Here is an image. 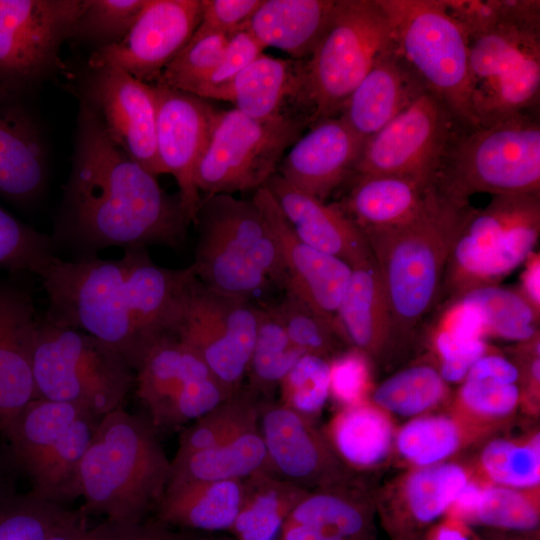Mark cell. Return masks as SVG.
Segmentation results:
<instances>
[{
  "label": "cell",
  "instance_id": "681fc988",
  "mask_svg": "<svg viewBox=\"0 0 540 540\" xmlns=\"http://www.w3.org/2000/svg\"><path fill=\"white\" fill-rule=\"evenodd\" d=\"M228 37L219 33L191 37L163 69L157 84L192 94L218 65Z\"/></svg>",
  "mask_w": 540,
  "mask_h": 540
},
{
  "label": "cell",
  "instance_id": "484cf974",
  "mask_svg": "<svg viewBox=\"0 0 540 540\" xmlns=\"http://www.w3.org/2000/svg\"><path fill=\"white\" fill-rule=\"evenodd\" d=\"M302 100V60H285L261 54L233 80L207 91L202 99L227 101L255 119L284 114L285 102Z\"/></svg>",
  "mask_w": 540,
  "mask_h": 540
},
{
  "label": "cell",
  "instance_id": "74e56055",
  "mask_svg": "<svg viewBox=\"0 0 540 540\" xmlns=\"http://www.w3.org/2000/svg\"><path fill=\"white\" fill-rule=\"evenodd\" d=\"M453 300H460L478 312L485 336L518 342H530L538 337L539 313L519 290L483 286Z\"/></svg>",
  "mask_w": 540,
  "mask_h": 540
},
{
  "label": "cell",
  "instance_id": "7dc6e473",
  "mask_svg": "<svg viewBox=\"0 0 540 540\" xmlns=\"http://www.w3.org/2000/svg\"><path fill=\"white\" fill-rule=\"evenodd\" d=\"M145 0H85L71 38L96 46L119 42L129 31Z\"/></svg>",
  "mask_w": 540,
  "mask_h": 540
},
{
  "label": "cell",
  "instance_id": "c3c4849f",
  "mask_svg": "<svg viewBox=\"0 0 540 540\" xmlns=\"http://www.w3.org/2000/svg\"><path fill=\"white\" fill-rule=\"evenodd\" d=\"M279 387L281 403L311 419L322 410L330 395V363L325 358L304 354Z\"/></svg>",
  "mask_w": 540,
  "mask_h": 540
},
{
  "label": "cell",
  "instance_id": "60d3db41",
  "mask_svg": "<svg viewBox=\"0 0 540 540\" xmlns=\"http://www.w3.org/2000/svg\"><path fill=\"white\" fill-rule=\"evenodd\" d=\"M260 401L241 387L180 435L175 458L221 444L258 425Z\"/></svg>",
  "mask_w": 540,
  "mask_h": 540
},
{
  "label": "cell",
  "instance_id": "db71d44e",
  "mask_svg": "<svg viewBox=\"0 0 540 540\" xmlns=\"http://www.w3.org/2000/svg\"><path fill=\"white\" fill-rule=\"evenodd\" d=\"M47 540H190L159 520L121 522L106 520L93 527L84 524L81 512L54 531Z\"/></svg>",
  "mask_w": 540,
  "mask_h": 540
},
{
  "label": "cell",
  "instance_id": "11a10c76",
  "mask_svg": "<svg viewBox=\"0 0 540 540\" xmlns=\"http://www.w3.org/2000/svg\"><path fill=\"white\" fill-rule=\"evenodd\" d=\"M264 50L245 25L228 37L218 65L192 94L202 98L207 91L227 84L263 54Z\"/></svg>",
  "mask_w": 540,
  "mask_h": 540
},
{
  "label": "cell",
  "instance_id": "f6af8a7d",
  "mask_svg": "<svg viewBox=\"0 0 540 540\" xmlns=\"http://www.w3.org/2000/svg\"><path fill=\"white\" fill-rule=\"evenodd\" d=\"M271 307L290 341L304 354L327 359L338 342L347 343L327 320L290 292Z\"/></svg>",
  "mask_w": 540,
  "mask_h": 540
},
{
  "label": "cell",
  "instance_id": "d6986e66",
  "mask_svg": "<svg viewBox=\"0 0 540 540\" xmlns=\"http://www.w3.org/2000/svg\"><path fill=\"white\" fill-rule=\"evenodd\" d=\"M252 201L265 216L275 236L287 273L285 291L327 320L348 343L338 320V309L350 281L352 267L302 242L265 187L254 191Z\"/></svg>",
  "mask_w": 540,
  "mask_h": 540
},
{
  "label": "cell",
  "instance_id": "ab89813d",
  "mask_svg": "<svg viewBox=\"0 0 540 540\" xmlns=\"http://www.w3.org/2000/svg\"><path fill=\"white\" fill-rule=\"evenodd\" d=\"M302 355L304 353L290 341L272 307L259 308L246 387L257 396L269 398Z\"/></svg>",
  "mask_w": 540,
  "mask_h": 540
},
{
  "label": "cell",
  "instance_id": "94428289",
  "mask_svg": "<svg viewBox=\"0 0 540 540\" xmlns=\"http://www.w3.org/2000/svg\"><path fill=\"white\" fill-rule=\"evenodd\" d=\"M519 377L520 371L511 361L499 355L484 354L472 364L465 379L516 384Z\"/></svg>",
  "mask_w": 540,
  "mask_h": 540
},
{
  "label": "cell",
  "instance_id": "f1b7e54d",
  "mask_svg": "<svg viewBox=\"0 0 540 540\" xmlns=\"http://www.w3.org/2000/svg\"><path fill=\"white\" fill-rule=\"evenodd\" d=\"M338 320L348 343L362 353L378 355L392 342L390 307L374 258L352 268Z\"/></svg>",
  "mask_w": 540,
  "mask_h": 540
},
{
  "label": "cell",
  "instance_id": "8fae6325",
  "mask_svg": "<svg viewBox=\"0 0 540 540\" xmlns=\"http://www.w3.org/2000/svg\"><path fill=\"white\" fill-rule=\"evenodd\" d=\"M307 125L306 116L284 113L260 120L236 109H216L196 170L199 192L232 195L263 187Z\"/></svg>",
  "mask_w": 540,
  "mask_h": 540
},
{
  "label": "cell",
  "instance_id": "680465c9",
  "mask_svg": "<svg viewBox=\"0 0 540 540\" xmlns=\"http://www.w3.org/2000/svg\"><path fill=\"white\" fill-rule=\"evenodd\" d=\"M261 3L262 0H201L200 20L192 37L215 33L230 36L247 24Z\"/></svg>",
  "mask_w": 540,
  "mask_h": 540
},
{
  "label": "cell",
  "instance_id": "91938a15",
  "mask_svg": "<svg viewBox=\"0 0 540 540\" xmlns=\"http://www.w3.org/2000/svg\"><path fill=\"white\" fill-rule=\"evenodd\" d=\"M434 346L440 357L439 373L445 382L465 379L472 364L486 354L484 339H463L436 328Z\"/></svg>",
  "mask_w": 540,
  "mask_h": 540
},
{
  "label": "cell",
  "instance_id": "9c48e42d",
  "mask_svg": "<svg viewBox=\"0 0 540 540\" xmlns=\"http://www.w3.org/2000/svg\"><path fill=\"white\" fill-rule=\"evenodd\" d=\"M540 234V194L493 195L465 208L445 268L441 293L450 300L498 285L534 252Z\"/></svg>",
  "mask_w": 540,
  "mask_h": 540
},
{
  "label": "cell",
  "instance_id": "4dcf8cb0",
  "mask_svg": "<svg viewBox=\"0 0 540 540\" xmlns=\"http://www.w3.org/2000/svg\"><path fill=\"white\" fill-rule=\"evenodd\" d=\"M261 471L271 472L257 425L221 444L174 458L166 490L194 482L244 480Z\"/></svg>",
  "mask_w": 540,
  "mask_h": 540
},
{
  "label": "cell",
  "instance_id": "8992f818",
  "mask_svg": "<svg viewBox=\"0 0 540 540\" xmlns=\"http://www.w3.org/2000/svg\"><path fill=\"white\" fill-rule=\"evenodd\" d=\"M37 275L49 299L48 321L103 341L136 371L151 345L134 313L123 258L54 256Z\"/></svg>",
  "mask_w": 540,
  "mask_h": 540
},
{
  "label": "cell",
  "instance_id": "44dd1931",
  "mask_svg": "<svg viewBox=\"0 0 540 540\" xmlns=\"http://www.w3.org/2000/svg\"><path fill=\"white\" fill-rule=\"evenodd\" d=\"M38 319L30 293L0 277V432L6 439L38 398L32 369Z\"/></svg>",
  "mask_w": 540,
  "mask_h": 540
},
{
  "label": "cell",
  "instance_id": "ffe728a7",
  "mask_svg": "<svg viewBox=\"0 0 540 540\" xmlns=\"http://www.w3.org/2000/svg\"><path fill=\"white\" fill-rule=\"evenodd\" d=\"M258 429L275 475L306 490L340 481V464L310 419L266 399L260 401Z\"/></svg>",
  "mask_w": 540,
  "mask_h": 540
},
{
  "label": "cell",
  "instance_id": "9a60e30c",
  "mask_svg": "<svg viewBox=\"0 0 540 540\" xmlns=\"http://www.w3.org/2000/svg\"><path fill=\"white\" fill-rule=\"evenodd\" d=\"M455 120L428 90L365 139L352 174L393 175L432 187Z\"/></svg>",
  "mask_w": 540,
  "mask_h": 540
},
{
  "label": "cell",
  "instance_id": "d6a6232c",
  "mask_svg": "<svg viewBox=\"0 0 540 540\" xmlns=\"http://www.w3.org/2000/svg\"><path fill=\"white\" fill-rule=\"evenodd\" d=\"M308 490L270 471L244 479L238 515L230 528L236 540H278L290 513Z\"/></svg>",
  "mask_w": 540,
  "mask_h": 540
},
{
  "label": "cell",
  "instance_id": "f546056e",
  "mask_svg": "<svg viewBox=\"0 0 540 540\" xmlns=\"http://www.w3.org/2000/svg\"><path fill=\"white\" fill-rule=\"evenodd\" d=\"M244 492V480L203 481L166 490L156 506L157 520L167 526L204 531L232 527Z\"/></svg>",
  "mask_w": 540,
  "mask_h": 540
},
{
  "label": "cell",
  "instance_id": "f5cc1de1",
  "mask_svg": "<svg viewBox=\"0 0 540 540\" xmlns=\"http://www.w3.org/2000/svg\"><path fill=\"white\" fill-rule=\"evenodd\" d=\"M231 393L211 371L200 374L184 383L163 411L155 429L174 428L196 420L221 402Z\"/></svg>",
  "mask_w": 540,
  "mask_h": 540
},
{
  "label": "cell",
  "instance_id": "5bb4252c",
  "mask_svg": "<svg viewBox=\"0 0 540 540\" xmlns=\"http://www.w3.org/2000/svg\"><path fill=\"white\" fill-rule=\"evenodd\" d=\"M85 0H0V91L14 95L60 67Z\"/></svg>",
  "mask_w": 540,
  "mask_h": 540
},
{
  "label": "cell",
  "instance_id": "e0dca14e",
  "mask_svg": "<svg viewBox=\"0 0 540 540\" xmlns=\"http://www.w3.org/2000/svg\"><path fill=\"white\" fill-rule=\"evenodd\" d=\"M83 100L96 111L107 135L124 153L155 176L161 174L155 85L118 68L89 69Z\"/></svg>",
  "mask_w": 540,
  "mask_h": 540
},
{
  "label": "cell",
  "instance_id": "4316f807",
  "mask_svg": "<svg viewBox=\"0 0 540 540\" xmlns=\"http://www.w3.org/2000/svg\"><path fill=\"white\" fill-rule=\"evenodd\" d=\"M336 0H262L246 24L266 49L304 60L323 34Z\"/></svg>",
  "mask_w": 540,
  "mask_h": 540
},
{
  "label": "cell",
  "instance_id": "4fadbf2b",
  "mask_svg": "<svg viewBox=\"0 0 540 540\" xmlns=\"http://www.w3.org/2000/svg\"><path fill=\"white\" fill-rule=\"evenodd\" d=\"M259 308L248 299L216 292L194 274L180 300L172 332L231 392L242 387L255 341Z\"/></svg>",
  "mask_w": 540,
  "mask_h": 540
},
{
  "label": "cell",
  "instance_id": "7a4b0ae2",
  "mask_svg": "<svg viewBox=\"0 0 540 540\" xmlns=\"http://www.w3.org/2000/svg\"><path fill=\"white\" fill-rule=\"evenodd\" d=\"M468 204L429 191L405 223L362 230L380 273L392 321V341L406 339L438 301L447 261Z\"/></svg>",
  "mask_w": 540,
  "mask_h": 540
},
{
  "label": "cell",
  "instance_id": "2e32d148",
  "mask_svg": "<svg viewBox=\"0 0 540 540\" xmlns=\"http://www.w3.org/2000/svg\"><path fill=\"white\" fill-rule=\"evenodd\" d=\"M201 14V0H145L127 34L117 43L95 49L89 69H121L147 83L192 37Z\"/></svg>",
  "mask_w": 540,
  "mask_h": 540
},
{
  "label": "cell",
  "instance_id": "e575fe53",
  "mask_svg": "<svg viewBox=\"0 0 540 540\" xmlns=\"http://www.w3.org/2000/svg\"><path fill=\"white\" fill-rule=\"evenodd\" d=\"M100 419L84 412L26 473L34 494L61 505L78 497L79 466Z\"/></svg>",
  "mask_w": 540,
  "mask_h": 540
},
{
  "label": "cell",
  "instance_id": "7bdbcfd3",
  "mask_svg": "<svg viewBox=\"0 0 540 540\" xmlns=\"http://www.w3.org/2000/svg\"><path fill=\"white\" fill-rule=\"evenodd\" d=\"M444 393L445 381L439 371L428 365H416L383 381L372 398L381 409L414 416L435 406Z\"/></svg>",
  "mask_w": 540,
  "mask_h": 540
},
{
  "label": "cell",
  "instance_id": "ee69618b",
  "mask_svg": "<svg viewBox=\"0 0 540 540\" xmlns=\"http://www.w3.org/2000/svg\"><path fill=\"white\" fill-rule=\"evenodd\" d=\"M456 423L445 416L416 418L398 433L397 448L408 461L421 467L436 465L459 446Z\"/></svg>",
  "mask_w": 540,
  "mask_h": 540
},
{
  "label": "cell",
  "instance_id": "03108f58",
  "mask_svg": "<svg viewBox=\"0 0 540 540\" xmlns=\"http://www.w3.org/2000/svg\"><path fill=\"white\" fill-rule=\"evenodd\" d=\"M518 536L499 537L497 540H539L538 530L531 532H520Z\"/></svg>",
  "mask_w": 540,
  "mask_h": 540
},
{
  "label": "cell",
  "instance_id": "8d00e7d4",
  "mask_svg": "<svg viewBox=\"0 0 540 540\" xmlns=\"http://www.w3.org/2000/svg\"><path fill=\"white\" fill-rule=\"evenodd\" d=\"M329 436L336 453L355 467L381 462L392 443V426L383 412L361 402L347 406L331 422Z\"/></svg>",
  "mask_w": 540,
  "mask_h": 540
},
{
  "label": "cell",
  "instance_id": "836d02e7",
  "mask_svg": "<svg viewBox=\"0 0 540 540\" xmlns=\"http://www.w3.org/2000/svg\"><path fill=\"white\" fill-rule=\"evenodd\" d=\"M465 470L456 464H439L414 472L405 486V510L389 529L393 540H409L423 532L449 510L467 484Z\"/></svg>",
  "mask_w": 540,
  "mask_h": 540
},
{
  "label": "cell",
  "instance_id": "ac0fdd59",
  "mask_svg": "<svg viewBox=\"0 0 540 540\" xmlns=\"http://www.w3.org/2000/svg\"><path fill=\"white\" fill-rule=\"evenodd\" d=\"M156 149L160 173L171 174L188 224L201 202L196 170L209 140L216 109L193 94L156 84Z\"/></svg>",
  "mask_w": 540,
  "mask_h": 540
},
{
  "label": "cell",
  "instance_id": "bcb514c9",
  "mask_svg": "<svg viewBox=\"0 0 540 540\" xmlns=\"http://www.w3.org/2000/svg\"><path fill=\"white\" fill-rule=\"evenodd\" d=\"M481 462L488 476L501 486L534 487L540 482L539 435L526 445L493 440L483 449Z\"/></svg>",
  "mask_w": 540,
  "mask_h": 540
},
{
  "label": "cell",
  "instance_id": "1f68e13d",
  "mask_svg": "<svg viewBox=\"0 0 540 540\" xmlns=\"http://www.w3.org/2000/svg\"><path fill=\"white\" fill-rule=\"evenodd\" d=\"M210 369L174 335L159 338L146 352L135 373L136 393L155 427L181 386Z\"/></svg>",
  "mask_w": 540,
  "mask_h": 540
},
{
  "label": "cell",
  "instance_id": "7402d4cb",
  "mask_svg": "<svg viewBox=\"0 0 540 540\" xmlns=\"http://www.w3.org/2000/svg\"><path fill=\"white\" fill-rule=\"evenodd\" d=\"M365 139L339 116L317 120L281 160L277 173L321 201L349 179Z\"/></svg>",
  "mask_w": 540,
  "mask_h": 540
},
{
  "label": "cell",
  "instance_id": "e7e4bbea",
  "mask_svg": "<svg viewBox=\"0 0 540 540\" xmlns=\"http://www.w3.org/2000/svg\"><path fill=\"white\" fill-rule=\"evenodd\" d=\"M278 540H343L337 535L303 524L286 521Z\"/></svg>",
  "mask_w": 540,
  "mask_h": 540
},
{
  "label": "cell",
  "instance_id": "be15d7a7",
  "mask_svg": "<svg viewBox=\"0 0 540 540\" xmlns=\"http://www.w3.org/2000/svg\"><path fill=\"white\" fill-rule=\"evenodd\" d=\"M482 488L474 483L467 482L455 498L451 509L455 519L470 521L481 497Z\"/></svg>",
  "mask_w": 540,
  "mask_h": 540
},
{
  "label": "cell",
  "instance_id": "d4e9b609",
  "mask_svg": "<svg viewBox=\"0 0 540 540\" xmlns=\"http://www.w3.org/2000/svg\"><path fill=\"white\" fill-rule=\"evenodd\" d=\"M46 155L41 134L27 111L0 91V195L29 203L46 183Z\"/></svg>",
  "mask_w": 540,
  "mask_h": 540
},
{
  "label": "cell",
  "instance_id": "f907efd6",
  "mask_svg": "<svg viewBox=\"0 0 540 540\" xmlns=\"http://www.w3.org/2000/svg\"><path fill=\"white\" fill-rule=\"evenodd\" d=\"M54 256L51 238L0 207V269L38 274Z\"/></svg>",
  "mask_w": 540,
  "mask_h": 540
},
{
  "label": "cell",
  "instance_id": "6f0895ef",
  "mask_svg": "<svg viewBox=\"0 0 540 540\" xmlns=\"http://www.w3.org/2000/svg\"><path fill=\"white\" fill-rule=\"evenodd\" d=\"M369 383V367L361 351L344 353L330 363V394L346 407L363 402Z\"/></svg>",
  "mask_w": 540,
  "mask_h": 540
},
{
  "label": "cell",
  "instance_id": "6da1fadb",
  "mask_svg": "<svg viewBox=\"0 0 540 540\" xmlns=\"http://www.w3.org/2000/svg\"><path fill=\"white\" fill-rule=\"evenodd\" d=\"M58 223L57 239L86 250L176 247L189 225L179 195L167 194L157 176L124 153L83 99Z\"/></svg>",
  "mask_w": 540,
  "mask_h": 540
},
{
  "label": "cell",
  "instance_id": "30bf717a",
  "mask_svg": "<svg viewBox=\"0 0 540 540\" xmlns=\"http://www.w3.org/2000/svg\"><path fill=\"white\" fill-rule=\"evenodd\" d=\"M396 50L456 123L477 124L470 96L469 45L442 0H380Z\"/></svg>",
  "mask_w": 540,
  "mask_h": 540
},
{
  "label": "cell",
  "instance_id": "b9f144b4",
  "mask_svg": "<svg viewBox=\"0 0 540 540\" xmlns=\"http://www.w3.org/2000/svg\"><path fill=\"white\" fill-rule=\"evenodd\" d=\"M79 513L34 494L0 484V540H47Z\"/></svg>",
  "mask_w": 540,
  "mask_h": 540
},
{
  "label": "cell",
  "instance_id": "5b68a950",
  "mask_svg": "<svg viewBox=\"0 0 540 540\" xmlns=\"http://www.w3.org/2000/svg\"><path fill=\"white\" fill-rule=\"evenodd\" d=\"M196 277L221 294L248 299L287 273L273 231L258 206L230 194L201 199L196 219Z\"/></svg>",
  "mask_w": 540,
  "mask_h": 540
},
{
  "label": "cell",
  "instance_id": "d590c367",
  "mask_svg": "<svg viewBox=\"0 0 540 540\" xmlns=\"http://www.w3.org/2000/svg\"><path fill=\"white\" fill-rule=\"evenodd\" d=\"M84 412L89 411L71 403L31 400L6 439L12 462L26 474Z\"/></svg>",
  "mask_w": 540,
  "mask_h": 540
},
{
  "label": "cell",
  "instance_id": "3957f363",
  "mask_svg": "<svg viewBox=\"0 0 540 540\" xmlns=\"http://www.w3.org/2000/svg\"><path fill=\"white\" fill-rule=\"evenodd\" d=\"M170 469L151 421L124 408L107 413L79 466L77 493L85 500L81 514L143 521L163 497Z\"/></svg>",
  "mask_w": 540,
  "mask_h": 540
},
{
  "label": "cell",
  "instance_id": "277c9868",
  "mask_svg": "<svg viewBox=\"0 0 540 540\" xmlns=\"http://www.w3.org/2000/svg\"><path fill=\"white\" fill-rule=\"evenodd\" d=\"M445 199L475 193L540 194L539 110L489 123L454 124L434 180Z\"/></svg>",
  "mask_w": 540,
  "mask_h": 540
},
{
  "label": "cell",
  "instance_id": "003e7915",
  "mask_svg": "<svg viewBox=\"0 0 540 540\" xmlns=\"http://www.w3.org/2000/svg\"><path fill=\"white\" fill-rule=\"evenodd\" d=\"M409 540H437V539L435 537L433 529H431L426 534H424L422 532L419 535H417V536H415V537H413V538H411Z\"/></svg>",
  "mask_w": 540,
  "mask_h": 540
},
{
  "label": "cell",
  "instance_id": "9f6ffc18",
  "mask_svg": "<svg viewBox=\"0 0 540 540\" xmlns=\"http://www.w3.org/2000/svg\"><path fill=\"white\" fill-rule=\"evenodd\" d=\"M463 405L484 416L498 417L511 413L520 400L516 384L491 380H464L459 392Z\"/></svg>",
  "mask_w": 540,
  "mask_h": 540
},
{
  "label": "cell",
  "instance_id": "f35d334b",
  "mask_svg": "<svg viewBox=\"0 0 540 540\" xmlns=\"http://www.w3.org/2000/svg\"><path fill=\"white\" fill-rule=\"evenodd\" d=\"M287 521L324 530L343 540H373L367 507L353 496L327 487L308 491Z\"/></svg>",
  "mask_w": 540,
  "mask_h": 540
},
{
  "label": "cell",
  "instance_id": "816d5d0a",
  "mask_svg": "<svg viewBox=\"0 0 540 540\" xmlns=\"http://www.w3.org/2000/svg\"><path fill=\"white\" fill-rule=\"evenodd\" d=\"M501 531L531 532L538 530V506L528 497L504 486L482 489L479 503L470 519Z\"/></svg>",
  "mask_w": 540,
  "mask_h": 540
},
{
  "label": "cell",
  "instance_id": "603a6c76",
  "mask_svg": "<svg viewBox=\"0 0 540 540\" xmlns=\"http://www.w3.org/2000/svg\"><path fill=\"white\" fill-rule=\"evenodd\" d=\"M273 196L295 235L352 268L373 259L363 231L337 204H326L288 183L277 172L263 186Z\"/></svg>",
  "mask_w": 540,
  "mask_h": 540
},
{
  "label": "cell",
  "instance_id": "52a82bcc",
  "mask_svg": "<svg viewBox=\"0 0 540 540\" xmlns=\"http://www.w3.org/2000/svg\"><path fill=\"white\" fill-rule=\"evenodd\" d=\"M396 47L380 0H336L326 28L302 60V99L310 125L337 116L375 62Z\"/></svg>",
  "mask_w": 540,
  "mask_h": 540
},
{
  "label": "cell",
  "instance_id": "ba28073f",
  "mask_svg": "<svg viewBox=\"0 0 540 540\" xmlns=\"http://www.w3.org/2000/svg\"><path fill=\"white\" fill-rule=\"evenodd\" d=\"M37 397L78 405L97 417L124 408L135 373L113 347L77 329L38 319L33 348Z\"/></svg>",
  "mask_w": 540,
  "mask_h": 540
},
{
  "label": "cell",
  "instance_id": "7c38bea8",
  "mask_svg": "<svg viewBox=\"0 0 540 540\" xmlns=\"http://www.w3.org/2000/svg\"><path fill=\"white\" fill-rule=\"evenodd\" d=\"M467 37L477 122L539 110L540 23L502 20Z\"/></svg>",
  "mask_w": 540,
  "mask_h": 540
},
{
  "label": "cell",
  "instance_id": "83f0119b",
  "mask_svg": "<svg viewBox=\"0 0 540 540\" xmlns=\"http://www.w3.org/2000/svg\"><path fill=\"white\" fill-rule=\"evenodd\" d=\"M353 185L342 211L361 229L400 225L424 207L432 187L411 179L381 174H352Z\"/></svg>",
  "mask_w": 540,
  "mask_h": 540
},
{
  "label": "cell",
  "instance_id": "cb8c5ba5",
  "mask_svg": "<svg viewBox=\"0 0 540 540\" xmlns=\"http://www.w3.org/2000/svg\"><path fill=\"white\" fill-rule=\"evenodd\" d=\"M427 91L396 47L382 55L340 109L360 137L372 136Z\"/></svg>",
  "mask_w": 540,
  "mask_h": 540
},
{
  "label": "cell",
  "instance_id": "6125c7cd",
  "mask_svg": "<svg viewBox=\"0 0 540 540\" xmlns=\"http://www.w3.org/2000/svg\"><path fill=\"white\" fill-rule=\"evenodd\" d=\"M519 292L529 304L540 312V255L532 252L524 262Z\"/></svg>",
  "mask_w": 540,
  "mask_h": 540
}]
</instances>
